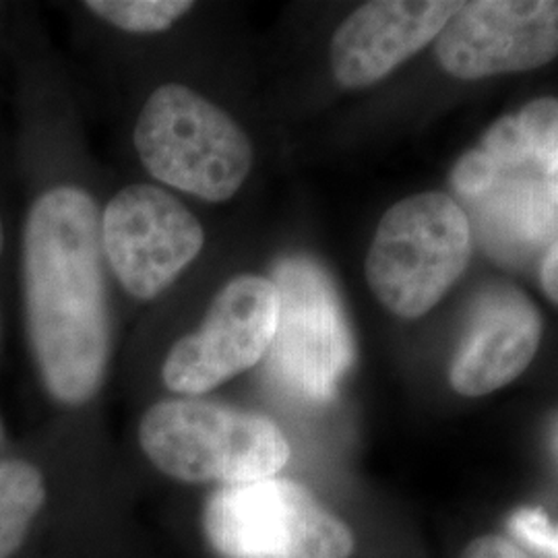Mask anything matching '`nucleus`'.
<instances>
[{
  "instance_id": "nucleus-14",
  "label": "nucleus",
  "mask_w": 558,
  "mask_h": 558,
  "mask_svg": "<svg viewBox=\"0 0 558 558\" xmlns=\"http://www.w3.org/2000/svg\"><path fill=\"white\" fill-rule=\"evenodd\" d=\"M85 7L100 20L131 32L158 34L184 17L193 2L189 0H92Z\"/></svg>"
},
{
  "instance_id": "nucleus-16",
  "label": "nucleus",
  "mask_w": 558,
  "mask_h": 558,
  "mask_svg": "<svg viewBox=\"0 0 558 558\" xmlns=\"http://www.w3.org/2000/svg\"><path fill=\"white\" fill-rule=\"evenodd\" d=\"M461 558H532L525 550H521L513 539L497 536V534H488V536H480L472 539L463 553Z\"/></svg>"
},
{
  "instance_id": "nucleus-8",
  "label": "nucleus",
  "mask_w": 558,
  "mask_h": 558,
  "mask_svg": "<svg viewBox=\"0 0 558 558\" xmlns=\"http://www.w3.org/2000/svg\"><path fill=\"white\" fill-rule=\"evenodd\" d=\"M205 232L197 216L154 184L119 191L101 214V248L122 288L156 299L197 259Z\"/></svg>"
},
{
  "instance_id": "nucleus-3",
  "label": "nucleus",
  "mask_w": 558,
  "mask_h": 558,
  "mask_svg": "<svg viewBox=\"0 0 558 558\" xmlns=\"http://www.w3.org/2000/svg\"><path fill=\"white\" fill-rule=\"evenodd\" d=\"M140 440L158 470L182 482L274 478L290 459V442L274 420L197 398L151 405Z\"/></svg>"
},
{
  "instance_id": "nucleus-5",
  "label": "nucleus",
  "mask_w": 558,
  "mask_h": 558,
  "mask_svg": "<svg viewBox=\"0 0 558 558\" xmlns=\"http://www.w3.org/2000/svg\"><path fill=\"white\" fill-rule=\"evenodd\" d=\"M135 147L168 186L205 201L234 197L253 168V143L220 106L184 85H161L141 110Z\"/></svg>"
},
{
  "instance_id": "nucleus-1",
  "label": "nucleus",
  "mask_w": 558,
  "mask_h": 558,
  "mask_svg": "<svg viewBox=\"0 0 558 558\" xmlns=\"http://www.w3.org/2000/svg\"><path fill=\"white\" fill-rule=\"evenodd\" d=\"M27 333L52 398L80 405L100 389L110 356L101 214L77 186L32 205L23 230Z\"/></svg>"
},
{
  "instance_id": "nucleus-4",
  "label": "nucleus",
  "mask_w": 558,
  "mask_h": 558,
  "mask_svg": "<svg viewBox=\"0 0 558 558\" xmlns=\"http://www.w3.org/2000/svg\"><path fill=\"white\" fill-rule=\"evenodd\" d=\"M474 253L470 223L449 193L399 201L380 218L364 271L380 304L401 319L430 313L465 274Z\"/></svg>"
},
{
  "instance_id": "nucleus-17",
  "label": "nucleus",
  "mask_w": 558,
  "mask_h": 558,
  "mask_svg": "<svg viewBox=\"0 0 558 558\" xmlns=\"http://www.w3.org/2000/svg\"><path fill=\"white\" fill-rule=\"evenodd\" d=\"M539 286L544 294L558 304V236L548 244L539 259Z\"/></svg>"
},
{
  "instance_id": "nucleus-15",
  "label": "nucleus",
  "mask_w": 558,
  "mask_h": 558,
  "mask_svg": "<svg viewBox=\"0 0 558 558\" xmlns=\"http://www.w3.org/2000/svg\"><path fill=\"white\" fill-rule=\"evenodd\" d=\"M509 530L544 557L558 558V525L544 511L530 507L519 509L509 519Z\"/></svg>"
},
{
  "instance_id": "nucleus-2",
  "label": "nucleus",
  "mask_w": 558,
  "mask_h": 558,
  "mask_svg": "<svg viewBox=\"0 0 558 558\" xmlns=\"http://www.w3.org/2000/svg\"><path fill=\"white\" fill-rule=\"evenodd\" d=\"M451 199L480 251L523 271L558 236V100L538 98L495 120L459 156Z\"/></svg>"
},
{
  "instance_id": "nucleus-6",
  "label": "nucleus",
  "mask_w": 558,
  "mask_h": 558,
  "mask_svg": "<svg viewBox=\"0 0 558 558\" xmlns=\"http://www.w3.org/2000/svg\"><path fill=\"white\" fill-rule=\"evenodd\" d=\"M278 329L265 356L271 383L290 398L325 403L356 360V343L338 288L319 263L304 255L279 260Z\"/></svg>"
},
{
  "instance_id": "nucleus-11",
  "label": "nucleus",
  "mask_w": 558,
  "mask_h": 558,
  "mask_svg": "<svg viewBox=\"0 0 558 558\" xmlns=\"http://www.w3.org/2000/svg\"><path fill=\"white\" fill-rule=\"evenodd\" d=\"M542 331L538 306L515 286L480 292L449 366L453 391L482 398L513 383L538 354Z\"/></svg>"
},
{
  "instance_id": "nucleus-7",
  "label": "nucleus",
  "mask_w": 558,
  "mask_h": 558,
  "mask_svg": "<svg viewBox=\"0 0 558 558\" xmlns=\"http://www.w3.org/2000/svg\"><path fill=\"white\" fill-rule=\"evenodd\" d=\"M205 536L223 558H348L354 534L288 478L226 484L205 505Z\"/></svg>"
},
{
  "instance_id": "nucleus-18",
  "label": "nucleus",
  "mask_w": 558,
  "mask_h": 558,
  "mask_svg": "<svg viewBox=\"0 0 558 558\" xmlns=\"http://www.w3.org/2000/svg\"><path fill=\"white\" fill-rule=\"evenodd\" d=\"M2 248H4V228H2V220H0V255H2Z\"/></svg>"
},
{
  "instance_id": "nucleus-10",
  "label": "nucleus",
  "mask_w": 558,
  "mask_h": 558,
  "mask_svg": "<svg viewBox=\"0 0 558 558\" xmlns=\"http://www.w3.org/2000/svg\"><path fill=\"white\" fill-rule=\"evenodd\" d=\"M435 57L463 81L539 69L558 57V0L461 2L435 40Z\"/></svg>"
},
{
  "instance_id": "nucleus-13",
  "label": "nucleus",
  "mask_w": 558,
  "mask_h": 558,
  "mask_svg": "<svg viewBox=\"0 0 558 558\" xmlns=\"http://www.w3.org/2000/svg\"><path fill=\"white\" fill-rule=\"evenodd\" d=\"M46 502L41 472L27 461L0 463V558H11Z\"/></svg>"
},
{
  "instance_id": "nucleus-12",
  "label": "nucleus",
  "mask_w": 558,
  "mask_h": 558,
  "mask_svg": "<svg viewBox=\"0 0 558 558\" xmlns=\"http://www.w3.org/2000/svg\"><path fill=\"white\" fill-rule=\"evenodd\" d=\"M458 0H375L359 7L333 34L329 60L350 89L375 85L439 38Z\"/></svg>"
},
{
  "instance_id": "nucleus-9",
  "label": "nucleus",
  "mask_w": 558,
  "mask_h": 558,
  "mask_svg": "<svg viewBox=\"0 0 558 558\" xmlns=\"http://www.w3.org/2000/svg\"><path fill=\"white\" fill-rule=\"evenodd\" d=\"M278 315L271 278L232 279L211 302L199 329L172 345L161 366L166 387L195 398L253 368L274 343Z\"/></svg>"
}]
</instances>
